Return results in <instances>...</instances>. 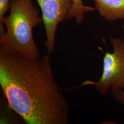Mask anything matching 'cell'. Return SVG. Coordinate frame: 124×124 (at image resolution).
Masks as SVG:
<instances>
[{
	"instance_id": "cell-6",
	"label": "cell",
	"mask_w": 124,
	"mask_h": 124,
	"mask_svg": "<svg viewBox=\"0 0 124 124\" xmlns=\"http://www.w3.org/2000/svg\"><path fill=\"white\" fill-rule=\"evenodd\" d=\"M95 8L86 6L83 4L82 0H72V4L68 15V19L75 18L78 24L84 22L85 13L93 12Z\"/></svg>"
},
{
	"instance_id": "cell-8",
	"label": "cell",
	"mask_w": 124,
	"mask_h": 124,
	"mask_svg": "<svg viewBox=\"0 0 124 124\" xmlns=\"http://www.w3.org/2000/svg\"><path fill=\"white\" fill-rule=\"evenodd\" d=\"M112 95L117 101L119 102L120 104L124 105V92L123 90L117 92L112 94Z\"/></svg>"
},
{
	"instance_id": "cell-4",
	"label": "cell",
	"mask_w": 124,
	"mask_h": 124,
	"mask_svg": "<svg viewBox=\"0 0 124 124\" xmlns=\"http://www.w3.org/2000/svg\"><path fill=\"white\" fill-rule=\"evenodd\" d=\"M42 13L46 39L45 47L50 54L54 53L55 34L58 23L68 19L72 0H36Z\"/></svg>"
},
{
	"instance_id": "cell-3",
	"label": "cell",
	"mask_w": 124,
	"mask_h": 124,
	"mask_svg": "<svg viewBox=\"0 0 124 124\" xmlns=\"http://www.w3.org/2000/svg\"><path fill=\"white\" fill-rule=\"evenodd\" d=\"M113 52H107L103 58L102 76L97 82L87 80L81 85H93L103 96L124 90V40L111 37Z\"/></svg>"
},
{
	"instance_id": "cell-1",
	"label": "cell",
	"mask_w": 124,
	"mask_h": 124,
	"mask_svg": "<svg viewBox=\"0 0 124 124\" xmlns=\"http://www.w3.org/2000/svg\"><path fill=\"white\" fill-rule=\"evenodd\" d=\"M50 54L38 59L0 46V85L8 106L28 124H68L70 110L53 75Z\"/></svg>"
},
{
	"instance_id": "cell-2",
	"label": "cell",
	"mask_w": 124,
	"mask_h": 124,
	"mask_svg": "<svg viewBox=\"0 0 124 124\" xmlns=\"http://www.w3.org/2000/svg\"><path fill=\"white\" fill-rule=\"evenodd\" d=\"M9 15L5 17L6 31L0 36V45L7 46L35 59L40 58L33 29L42 22L32 0H11Z\"/></svg>"
},
{
	"instance_id": "cell-7",
	"label": "cell",
	"mask_w": 124,
	"mask_h": 124,
	"mask_svg": "<svg viewBox=\"0 0 124 124\" xmlns=\"http://www.w3.org/2000/svg\"><path fill=\"white\" fill-rule=\"evenodd\" d=\"M11 0H0V36L4 34L5 30L4 24L5 14L10 6Z\"/></svg>"
},
{
	"instance_id": "cell-5",
	"label": "cell",
	"mask_w": 124,
	"mask_h": 124,
	"mask_svg": "<svg viewBox=\"0 0 124 124\" xmlns=\"http://www.w3.org/2000/svg\"><path fill=\"white\" fill-rule=\"evenodd\" d=\"M95 9L105 20L114 22L124 19V0H93Z\"/></svg>"
}]
</instances>
